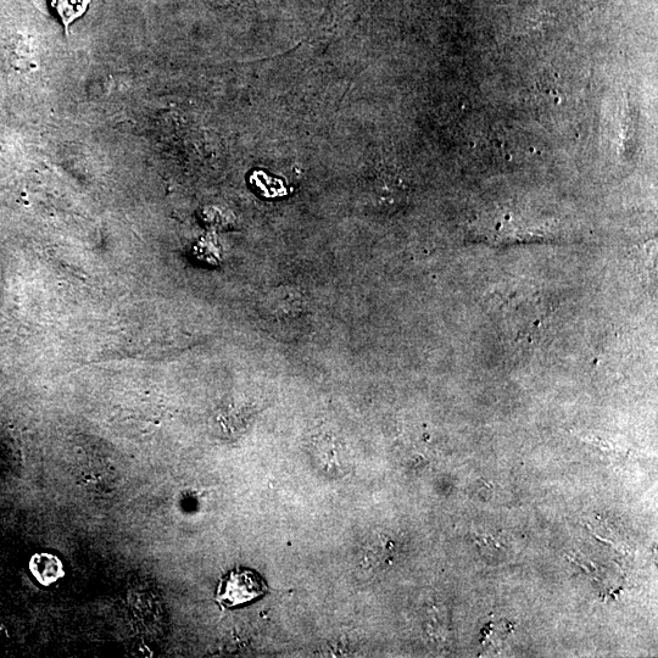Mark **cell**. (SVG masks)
<instances>
[{"instance_id":"6da1fadb","label":"cell","mask_w":658,"mask_h":658,"mask_svg":"<svg viewBox=\"0 0 658 658\" xmlns=\"http://www.w3.org/2000/svg\"><path fill=\"white\" fill-rule=\"evenodd\" d=\"M267 585L260 574L236 568L221 579L216 590V601L227 609L248 604L264 595Z\"/></svg>"},{"instance_id":"7a4b0ae2","label":"cell","mask_w":658,"mask_h":658,"mask_svg":"<svg viewBox=\"0 0 658 658\" xmlns=\"http://www.w3.org/2000/svg\"><path fill=\"white\" fill-rule=\"evenodd\" d=\"M30 570L37 581L43 585L58 582L64 577L63 563L52 554H37L32 557Z\"/></svg>"},{"instance_id":"3957f363","label":"cell","mask_w":658,"mask_h":658,"mask_svg":"<svg viewBox=\"0 0 658 658\" xmlns=\"http://www.w3.org/2000/svg\"><path fill=\"white\" fill-rule=\"evenodd\" d=\"M91 3L92 0H52V7L63 22L66 36H69L70 26L87 13Z\"/></svg>"}]
</instances>
